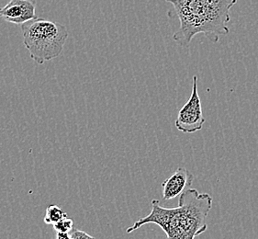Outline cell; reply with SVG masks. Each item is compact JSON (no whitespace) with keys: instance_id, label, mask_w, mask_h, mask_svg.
Instances as JSON below:
<instances>
[{"instance_id":"obj_2","label":"cell","mask_w":258,"mask_h":239,"mask_svg":"<svg viewBox=\"0 0 258 239\" xmlns=\"http://www.w3.org/2000/svg\"><path fill=\"white\" fill-rule=\"evenodd\" d=\"M23 43L34 62L42 65L62 53L68 37L67 27L37 18L21 25Z\"/></svg>"},{"instance_id":"obj_5","label":"cell","mask_w":258,"mask_h":239,"mask_svg":"<svg viewBox=\"0 0 258 239\" xmlns=\"http://www.w3.org/2000/svg\"><path fill=\"white\" fill-rule=\"evenodd\" d=\"M205 124L202 100L198 90V78L193 77L190 98L178 111L175 125L183 134H194L202 130Z\"/></svg>"},{"instance_id":"obj_1","label":"cell","mask_w":258,"mask_h":239,"mask_svg":"<svg viewBox=\"0 0 258 239\" xmlns=\"http://www.w3.org/2000/svg\"><path fill=\"white\" fill-rule=\"evenodd\" d=\"M174 7L180 26L174 33V41L188 46L193 38L202 33L213 43L230 32V12L237 0H165Z\"/></svg>"},{"instance_id":"obj_4","label":"cell","mask_w":258,"mask_h":239,"mask_svg":"<svg viewBox=\"0 0 258 239\" xmlns=\"http://www.w3.org/2000/svg\"><path fill=\"white\" fill-rule=\"evenodd\" d=\"M148 224L158 225L164 231L167 239H195L180 228L176 208H165L156 199L152 201V210L149 214L137 220L126 232L131 234Z\"/></svg>"},{"instance_id":"obj_9","label":"cell","mask_w":258,"mask_h":239,"mask_svg":"<svg viewBox=\"0 0 258 239\" xmlns=\"http://www.w3.org/2000/svg\"><path fill=\"white\" fill-rule=\"evenodd\" d=\"M53 228L55 229L57 233H70L74 229V221L72 218L66 217L53 224Z\"/></svg>"},{"instance_id":"obj_8","label":"cell","mask_w":258,"mask_h":239,"mask_svg":"<svg viewBox=\"0 0 258 239\" xmlns=\"http://www.w3.org/2000/svg\"><path fill=\"white\" fill-rule=\"evenodd\" d=\"M66 217H68V215L62 211V209L60 208L58 205L52 204L47 207L46 213H45V216L43 220H44L45 224L53 225Z\"/></svg>"},{"instance_id":"obj_7","label":"cell","mask_w":258,"mask_h":239,"mask_svg":"<svg viewBox=\"0 0 258 239\" xmlns=\"http://www.w3.org/2000/svg\"><path fill=\"white\" fill-rule=\"evenodd\" d=\"M194 175L185 167H178L174 174L162 183V195L165 201L174 200L188 190Z\"/></svg>"},{"instance_id":"obj_6","label":"cell","mask_w":258,"mask_h":239,"mask_svg":"<svg viewBox=\"0 0 258 239\" xmlns=\"http://www.w3.org/2000/svg\"><path fill=\"white\" fill-rule=\"evenodd\" d=\"M0 17L6 21L23 25L37 19L35 0H10L7 5L0 8Z\"/></svg>"},{"instance_id":"obj_3","label":"cell","mask_w":258,"mask_h":239,"mask_svg":"<svg viewBox=\"0 0 258 239\" xmlns=\"http://www.w3.org/2000/svg\"><path fill=\"white\" fill-rule=\"evenodd\" d=\"M213 200L208 193H200L197 189H188L182 193L176 207L180 228L191 237L205 233L207 217L212 208Z\"/></svg>"},{"instance_id":"obj_10","label":"cell","mask_w":258,"mask_h":239,"mask_svg":"<svg viewBox=\"0 0 258 239\" xmlns=\"http://www.w3.org/2000/svg\"><path fill=\"white\" fill-rule=\"evenodd\" d=\"M56 239H73L69 233H57Z\"/></svg>"}]
</instances>
